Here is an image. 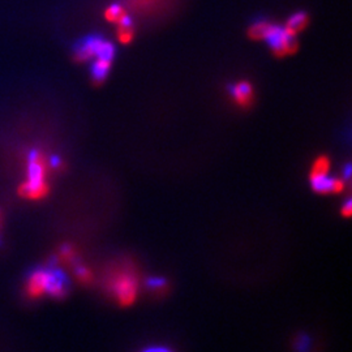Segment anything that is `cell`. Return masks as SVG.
<instances>
[{
	"label": "cell",
	"mask_w": 352,
	"mask_h": 352,
	"mask_svg": "<svg viewBox=\"0 0 352 352\" xmlns=\"http://www.w3.org/2000/svg\"><path fill=\"white\" fill-rule=\"evenodd\" d=\"M294 33H291L286 28L273 25L267 21H257L250 29V37L253 39H265L277 56H285L295 52L298 49V43Z\"/></svg>",
	"instance_id": "cell-1"
},
{
	"label": "cell",
	"mask_w": 352,
	"mask_h": 352,
	"mask_svg": "<svg viewBox=\"0 0 352 352\" xmlns=\"http://www.w3.org/2000/svg\"><path fill=\"white\" fill-rule=\"evenodd\" d=\"M47 162L39 151H32L29 155V179L19 192L21 196L30 200H39L49 193V186L46 183Z\"/></svg>",
	"instance_id": "cell-2"
},
{
	"label": "cell",
	"mask_w": 352,
	"mask_h": 352,
	"mask_svg": "<svg viewBox=\"0 0 352 352\" xmlns=\"http://www.w3.org/2000/svg\"><path fill=\"white\" fill-rule=\"evenodd\" d=\"M109 287L119 304L123 307H128L133 304L138 298L139 282L131 270L123 269L113 273L110 278Z\"/></svg>",
	"instance_id": "cell-3"
},
{
	"label": "cell",
	"mask_w": 352,
	"mask_h": 352,
	"mask_svg": "<svg viewBox=\"0 0 352 352\" xmlns=\"http://www.w3.org/2000/svg\"><path fill=\"white\" fill-rule=\"evenodd\" d=\"M115 47L113 43L98 36H91L80 41L75 46V59L78 62H87L90 58L113 60Z\"/></svg>",
	"instance_id": "cell-4"
},
{
	"label": "cell",
	"mask_w": 352,
	"mask_h": 352,
	"mask_svg": "<svg viewBox=\"0 0 352 352\" xmlns=\"http://www.w3.org/2000/svg\"><path fill=\"white\" fill-rule=\"evenodd\" d=\"M50 269H37L30 273L26 283V291L30 298H41L47 291Z\"/></svg>",
	"instance_id": "cell-5"
},
{
	"label": "cell",
	"mask_w": 352,
	"mask_h": 352,
	"mask_svg": "<svg viewBox=\"0 0 352 352\" xmlns=\"http://www.w3.org/2000/svg\"><path fill=\"white\" fill-rule=\"evenodd\" d=\"M68 279L64 276L63 272L50 269L49 270V282H47V291L46 294L51 295L52 298H64L68 294Z\"/></svg>",
	"instance_id": "cell-6"
},
{
	"label": "cell",
	"mask_w": 352,
	"mask_h": 352,
	"mask_svg": "<svg viewBox=\"0 0 352 352\" xmlns=\"http://www.w3.org/2000/svg\"><path fill=\"white\" fill-rule=\"evenodd\" d=\"M230 91L232 94V97L235 98V101L239 103L240 106L245 107L248 106L253 98V90H252L251 84L241 81L239 84L230 87Z\"/></svg>",
	"instance_id": "cell-7"
},
{
	"label": "cell",
	"mask_w": 352,
	"mask_h": 352,
	"mask_svg": "<svg viewBox=\"0 0 352 352\" xmlns=\"http://www.w3.org/2000/svg\"><path fill=\"white\" fill-rule=\"evenodd\" d=\"M111 68V60L106 59H97L93 65H91V77L94 81L102 82L106 76L109 75Z\"/></svg>",
	"instance_id": "cell-8"
},
{
	"label": "cell",
	"mask_w": 352,
	"mask_h": 352,
	"mask_svg": "<svg viewBox=\"0 0 352 352\" xmlns=\"http://www.w3.org/2000/svg\"><path fill=\"white\" fill-rule=\"evenodd\" d=\"M308 25V16L307 13H295L291 16L287 21V25L285 26L287 30L294 34H298L300 30H302L305 26Z\"/></svg>",
	"instance_id": "cell-9"
},
{
	"label": "cell",
	"mask_w": 352,
	"mask_h": 352,
	"mask_svg": "<svg viewBox=\"0 0 352 352\" xmlns=\"http://www.w3.org/2000/svg\"><path fill=\"white\" fill-rule=\"evenodd\" d=\"M329 170H330V160L325 155H321L316 160V162L314 164L312 171H311V177L327 176Z\"/></svg>",
	"instance_id": "cell-10"
},
{
	"label": "cell",
	"mask_w": 352,
	"mask_h": 352,
	"mask_svg": "<svg viewBox=\"0 0 352 352\" xmlns=\"http://www.w3.org/2000/svg\"><path fill=\"white\" fill-rule=\"evenodd\" d=\"M126 14V11H124V8H123L122 6H119V4H113L110 8H107V11L104 13L106 19H107L109 21H111V23H119L120 19L124 17Z\"/></svg>",
	"instance_id": "cell-11"
},
{
	"label": "cell",
	"mask_w": 352,
	"mask_h": 352,
	"mask_svg": "<svg viewBox=\"0 0 352 352\" xmlns=\"http://www.w3.org/2000/svg\"><path fill=\"white\" fill-rule=\"evenodd\" d=\"M118 38L122 43H129L133 38V32L131 26L119 25V30H118Z\"/></svg>",
	"instance_id": "cell-12"
},
{
	"label": "cell",
	"mask_w": 352,
	"mask_h": 352,
	"mask_svg": "<svg viewBox=\"0 0 352 352\" xmlns=\"http://www.w3.org/2000/svg\"><path fill=\"white\" fill-rule=\"evenodd\" d=\"M76 276H77V278H78L81 282H84V283H88V282L91 280V278H93L90 270L87 269V267H84V266H78V267H77Z\"/></svg>",
	"instance_id": "cell-13"
},
{
	"label": "cell",
	"mask_w": 352,
	"mask_h": 352,
	"mask_svg": "<svg viewBox=\"0 0 352 352\" xmlns=\"http://www.w3.org/2000/svg\"><path fill=\"white\" fill-rule=\"evenodd\" d=\"M76 253L71 247H63L62 248V251H60V258L64 260V261H67V263H71V261H74V258H75Z\"/></svg>",
	"instance_id": "cell-14"
},
{
	"label": "cell",
	"mask_w": 352,
	"mask_h": 352,
	"mask_svg": "<svg viewBox=\"0 0 352 352\" xmlns=\"http://www.w3.org/2000/svg\"><path fill=\"white\" fill-rule=\"evenodd\" d=\"M149 287L155 289H164L166 282H164V279L155 278V279H151V282H149Z\"/></svg>",
	"instance_id": "cell-15"
},
{
	"label": "cell",
	"mask_w": 352,
	"mask_h": 352,
	"mask_svg": "<svg viewBox=\"0 0 352 352\" xmlns=\"http://www.w3.org/2000/svg\"><path fill=\"white\" fill-rule=\"evenodd\" d=\"M352 214V204L351 201H347L344 204V206L342 208V215L343 217H350Z\"/></svg>",
	"instance_id": "cell-16"
},
{
	"label": "cell",
	"mask_w": 352,
	"mask_h": 352,
	"mask_svg": "<svg viewBox=\"0 0 352 352\" xmlns=\"http://www.w3.org/2000/svg\"><path fill=\"white\" fill-rule=\"evenodd\" d=\"M142 352H173L171 350H168V349H164V347H151V349H148V350H145V351Z\"/></svg>",
	"instance_id": "cell-17"
}]
</instances>
